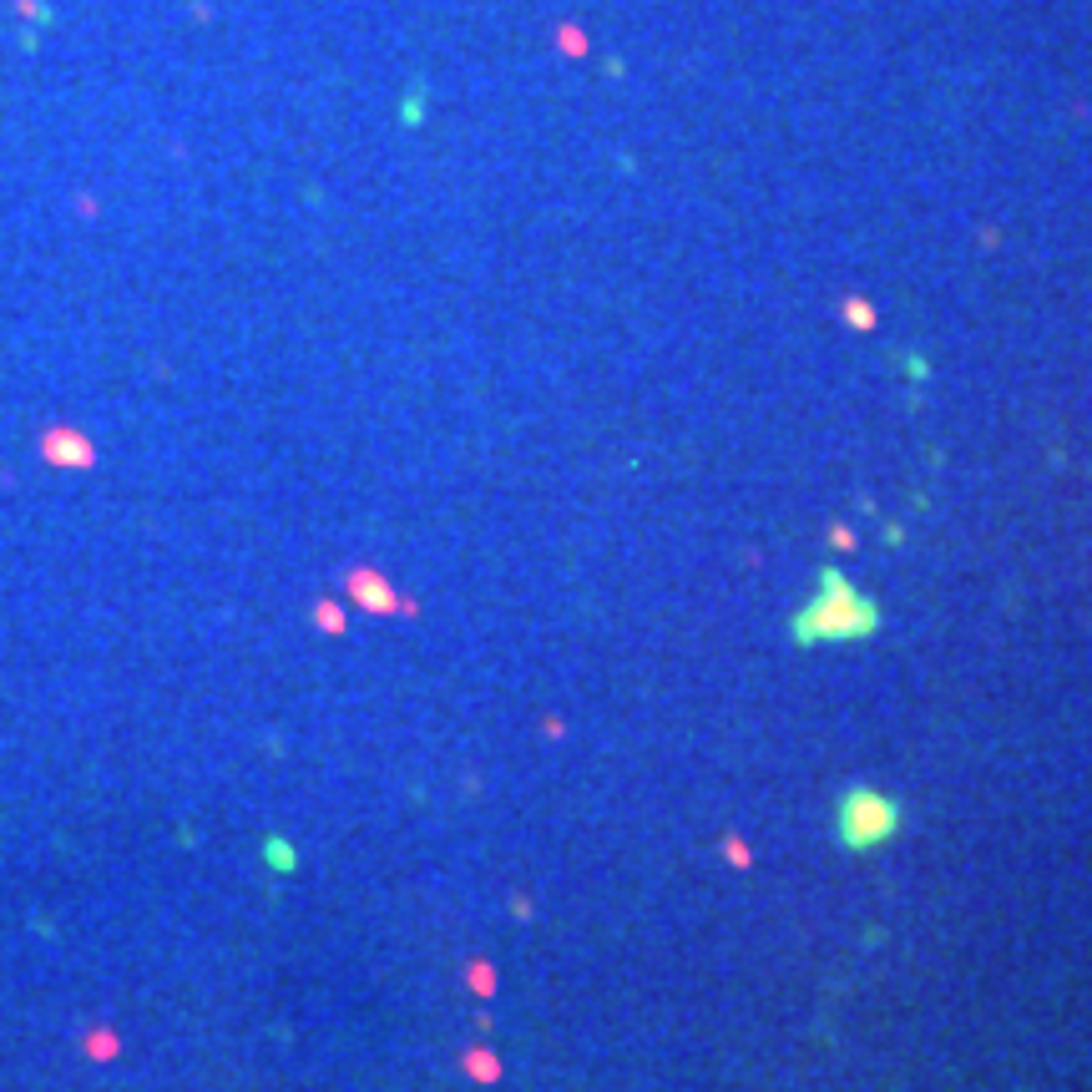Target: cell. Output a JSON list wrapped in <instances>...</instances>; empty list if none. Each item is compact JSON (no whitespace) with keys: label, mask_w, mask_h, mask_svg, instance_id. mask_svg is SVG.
Returning <instances> with one entry per match:
<instances>
[{"label":"cell","mask_w":1092,"mask_h":1092,"mask_svg":"<svg viewBox=\"0 0 1092 1092\" xmlns=\"http://www.w3.org/2000/svg\"><path fill=\"white\" fill-rule=\"evenodd\" d=\"M82 1047H86V1057H112V1052H117V1037H112V1032H86Z\"/></svg>","instance_id":"obj_5"},{"label":"cell","mask_w":1092,"mask_h":1092,"mask_svg":"<svg viewBox=\"0 0 1092 1092\" xmlns=\"http://www.w3.org/2000/svg\"><path fill=\"white\" fill-rule=\"evenodd\" d=\"M865 632H875V603L860 597L839 572H820V597L794 617V638L844 643V638H865Z\"/></svg>","instance_id":"obj_1"},{"label":"cell","mask_w":1092,"mask_h":1092,"mask_svg":"<svg viewBox=\"0 0 1092 1092\" xmlns=\"http://www.w3.org/2000/svg\"><path fill=\"white\" fill-rule=\"evenodd\" d=\"M41 461L56 466V471H86L96 455H91V440H86L82 431H72V426H51V431L41 435Z\"/></svg>","instance_id":"obj_3"},{"label":"cell","mask_w":1092,"mask_h":1092,"mask_svg":"<svg viewBox=\"0 0 1092 1092\" xmlns=\"http://www.w3.org/2000/svg\"><path fill=\"white\" fill-rule=\"evenodd\" d=\"M834 830H839V844H844V850L865 855V850L886 844V839L900 830V804L886 799L880 789H870V784H855V789H844V799H839Z\"/></svg>","instance_id":"obj_2"},{"label":"cell","mask_w":1092,"mask_h":1092,"mask_svg":"<svg viewBox=\"0 0 1092 1092\" xmlns=\"http://www.w3.org/2000/svg\"><path fill=\"white\" fill-rule=\"evenodd\" d=\"M319 627H329V632H339V627H344V617H339V607H329V603H324V607H319Z\"/></svg>","instance_id":"obj_6"},{"label":"cell","mask_w":1092,"mask_h":1092,"mask_svg":"<svg viewBox=\"0 0 1092 1092\" xmlns=\"http://www.w3.org/2000/svg\"><path fill=\"white\" fill-rule=\"evenodd\" d=\"M349 592H355V603L365 612H400V597L390 592V582H384L379 572H355V577H349Z\"/></svg>","instance_id":"obj_4"}]
</instances>
